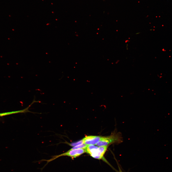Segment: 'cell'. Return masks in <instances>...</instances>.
<instances>
[{"mask_svg":"<svg viewBox=\"0 0 172 172\" xmlns=\"http://www.w3.org/2000/svg\"><path fill=\"white\" fill-rule=\"evenodd\" d=\"M140 33V32H137V33H136V34H139V33Z\"/></svg>","mask_w":172,"mask_h":172,"instance_id":"8","label":"cell"},{"mask_svg":"<svg viewBox=\"0 0 172 172\" xmlns=\"http://www.w3.org/2000/svg\"><path fill=\"white\" fill-rule=\"evenodd\" d=\"M117 165H118V169H119V172H123L121 168H120V167L119 165L118 164V162H117Z\"/></svg>","mask_w":172,"mask_h":172,"instance_id":"7","label":"cell"},{"mask_svg":"<svg viewBox=\"0 0 172 172\" xmlns=\"http://www.w3.org/2000/svg\"><path fill=\"white\" fill-rule=\"evenodd\" d=\"M31 106V105L30 104L27 107L22 110L11 112L0 113V117L13 114L19 113H26L28 112L32 113V112L28 110L29 108Z\"/></svg>","mask_w":172,"mask_h":172,"instance_id":"5","label":"cell"},{"mask_svg":"<svg viewBox=\"0 0 172 172\" xmlns=\"http://www.w3.org/2000/svg\"><path fill=\"white\" fill-rule=\"evenodd\" d=\"M84 143H82L77 145L75 146V147L72 148L70 149L73 150L77 149H85L87 146Z\"/></svg>","mask_w":172,"mask_h":172,"instance_id":"6","label":"cell"},{"mask_svg":"<svg viewBox=\"0 0 172 172\" xmlns=\"http://www.w3.org/2000/svg\"><path fill=\"white\" fill-rule=\"evenodd\" d=\"M102 136H88L85 137L83 139V143L87 145H96L100 140Z\"/></svg>","mask_w":172,"mask_h":172,"instance_id":"4","label":"cell"},{"mask_svg":"<svg viewBox=\"0 0 172 172\" xmlns=\"http://www.w3.org/2000/svg\"><path fill=\"white\" fill-rule=\"evenodd\" d=\"M122 137L119 133L114 132L110 135L102 138L96 145L98 146H108L113 143L119 144L122 142Z\"/></svg>","mask_w":172,"mask_h":172,"instance_id":"2","label":"cell"},{"mask_svg":"<svg viewBox=\"0 0 172 172\" xmlns=\"http://www.w3.org/2000/svg\"><path fill=\"white\" fill-rule=\"evenodd\" d=\"M128 46V44H127V46H126V47H127V48H128V47H127Z\"/></svg>","mask_w":172,"mask_h":172,"instance_id":"9","label":"cell"},{"mask_svg":"<svg viewBox=\"0 0 172 172\" xmlns=\"http://www.w3.org/2000/svg\"><path fill=\"white\" fill-rule=\"evenodd\" d=\"M108 146H101L98 147L94 145H87L85 148L86 152L93 158L99 160L102 159L107 162L104 157Z\"/></svg>","mask_w":172,"mask_h":172,"instance_id":"1","label":"cell"},{"mask_svg":"<svg viewBox=\"0 0 172 172\" xmlns=\"http://www.w3.org/2000/svg\"><path fill=\"white\" fill-rule=\"evenodd\" d=\"M86 152L84 149H80L73 150L70 149L65 152L61 154L52 156L50 159L48 160L43 159L41 161H46L47 162L45 165L49 162L55 160L58 157L63 156H67L72 158H75L79 156Z\"/></svg>","mask_w":172,"mask_h":172,"instance_id":"3","label":"cell"}]
</instances>
